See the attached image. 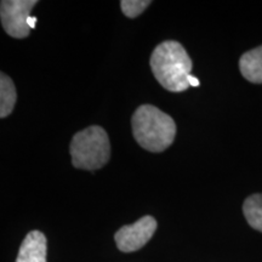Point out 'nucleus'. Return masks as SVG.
Here are the masks:
<instances>
[{
	"mask_svg": "<svg viewBox=\"0 0 262 262\" xmlns=\"http://www.w3.org/2000/svg\"><path fill=\"white\" fill-rule=\"evenodd\" d=\"M188 83H189V85H191V86H194V88L199 86V85H201V81L196 79L195 77H193L192 74L188 77Z\"/></svg>",
	"mask_w": 262,
	"mask_h": 262,
	"instance_id": "9b49d317",
	"label": "nucleus"
},
{
	"mask_svg": "<svg viewBox=\"0 0 262 262\" xmlns=\"http://www.w3.org/2000/svg\"><path fill=\"white\" fill-rule=\"evenodd\" d=\"M35 24H37V18L35 17H29L28 18V26H29V28L31 29H33V28H35Z\"/></svg>",
	"mask_w": 262,
	"mask_h": 262,
	"instance_id": "f8f14e48",
	"label": "nucleus"
},
{
	"mask_svg": "<svg viewBox=\"0 0 262 262\" xmlns=\"http://www.w3.org/2000/svg\"><path fill=\"white\" fill-rule=\"evenodd\" d=\"M239 70L250 83L262 84V45L243 54L239 60Z\"/></svg>",
	"mask_w": 262,
	"mask_h": 262,
	"instance_id": "0eeeda50",
	"label": "nucleus"
},
{
	"mask_svg": "<svg viewBox=\"0 0 262 262\" xmlns=\"http://www.w3.org/2000/svg\"><path fill=\"white\" fill-rule=\"evenodd\" d=\"M37 0H3L0 6V18L4 31L16 39L27 38L31 32L28 18L37 5Z\"/></svg>",
	"mask_w": 262,
	"mask_h": 262,
	"instance_id": "20e7f679",
	"label": "nucleus"
},
{
	"mask_svg": "<svg viewBox=\"0 0 262 262\" xmlns=\"http://www.w3.org/2000/svg\"><path fill=\"white\" fill-rule=\"evenodd\" d=\"M70 152L74 168L97 170L111 158V143L107 133L101 126L93 125L73 136Z\"/></svg>",
	"mask_w": 262,
	"mask_h": 262,
	"instance_id": "7ed1b4c3",
	"label": "nucleus"
},
{
	"mask_svg": "<svg viewBox=\"0 0 262 262\" xmlns=\"http://www.w3.org/2000/svg\"><path fill=\"white\" fill-rule=\"evenodd\" d=\"M243 212L248 224L262 232V194H253L245 199Z\"/></svg>",
	"mask_w": 262,
	"mask_h": 262,
	"instance_id": "1a4fd4ad",
	"label": "nucleus"
},
{
	"mask_svg": "<svg viewBox=\"0 0 262 262\" xmlns=\"http://www.w3.org/2000/svg\"><path fill=\"white\" fill-rule=\"evenodd\" d=\"M16 89L12 80L5 73L0 74V118H6L14 110Z\"/></svg>",
	"mask_w": 262,
	"mask_h": 262,
	"instance_id": "6e6552de",
	"label": "nucleus"
},
{
	"mask_svg": "<svg viewBox=\"0 0 262 262\" xmlns=\"http://www.w3.org/2000/svg\"><path fill=\"white\" fill-rule=\"evenodd\" d=\"M16 262H47V237L44 233L32 231L26 235Z\"/></svg>",
	"mask_w": 262,
	"mask_h": 262,
	"instance_id": "423d86ee",
	"label": "nucleus"
},
{
	"mask_svg": "<svg viewBox=\"0 0 262 262\" xmlns=\"http://www.w3.org/2000/svg\"><path fill=\"white\" fill-rule=\"evenodd\" d=\"M149 64L164 89L181 93L191 86L188 77L192 71V60L180 42L168 40L159 44L152 52Z\"/></svg>",
	"mask_w": 262,
	"mask_h": 262,
	"instance_id": "f257e3e1",
	"label": "nucleus"
},
{
	"mask_svg": "<svg viewBox=\"0 0 262 262\" xmlns=\"http://www.w3.org/2000/svg\"><path fill=\"white\" fill-rule=\"evenodd\" d=\"M150 5L149 0H123L120 2L123 14L129 18H135Z\"/></svg>",
	"mask_w": 262,
	"mask_h": 262,
	"instance_id": "9d476101",
	"label": "nucleus"
},
{
	"mask_svg": "<svg viewBox=\"0 0 262 262\" xmlns=\"http://www.w3.org/2000/svg\"><path fill=\"white\" fill-rule=\"evenodd\" d=\"M137 143L149 152L159 153L172 145L176 136L173 119L152 104H142L131 118Z\"/></svg>",
	"mask_w": 262,
	"mask_h": 262,
	"instance_id": "f03ea898",
	"label": "nucleus"
},
{
	"mask_svg": "<svg viewBox=\"0 0 262 262\" xmlns=\"http://www.w3.org/2000/svg\"><path fill=\"white\" fill-rule=\"evenodd\" d=\"M157 229V221L152 216H143L135 224L123 226L114 234L118 249L123 253H133L148 243Z\"/></svg>",
	"mask_w": 262,
	"mask_h": 262,
	"instance_id": "39448f33",
	"label": "nucleus"
}]
</instances>
